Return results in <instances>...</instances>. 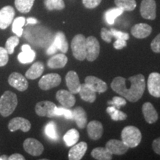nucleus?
<instances>
[{
  "instance_id": "2eb2a0df",
  "label": "nucleus",
  "mask_w": 160,
  "mask_h": 160,
  "mask_svg": "<svg viewBox=\"0 0 160 160\" xmlns=\"http://www.w3.org/2000/svg\"><path fill=\"white\" fill-rule=\"evenodd\" d=\"M56 98L63 107L68 108H72L76 103V99L73 96V93H72L71 91H66V90L58 91L56 94Z\"/></svg>"
},
{
  "instance_id": "39448f33",
  "label": "nucleus",
  "mask_w": 160,
  "mask_h": 160,
  "mask_svg": "<svg viewBox=\"0 0 160 160\" xmlns=\"http://www.w3.org/2000/svg\"><path fill=\"white\" fill-rule=\"evenodd\" d=\"M71 49L73 57L79 61L86 59V38L82 34H77L71 41Z\"/></svg>"
},
{
  "instance_id": "7ed1b4c3",
  "label": "nucleus",
  "mask_w": 160,
  "mask_h": 160,
  "mask_svg": "<svg viewBox=\"0 0 160 160\" xmlns=\"http://www.w3.org/2000/svg\"><path fill=\"white\" fill-rule=\"evenodd\" d=\"M18 105V98L13 92L7 91L0 97V113L4 117L13 113Z\"/></svg>"
},
{
  "instance_id": "a211bd4d",
  "label": "nucleus",
  "mask_w": 160,
  "mask_h": 160,
  "mask_svg": "<svg viewBox=\"0 0 160 160\" xmlns=\"http://www.w3.org/2000/svg\"><path fill=\"white\" fill-rule=\"evenodd\" d=\"M85 83L90 86L95 92L99 93H104L107 91L108 85L103 80L93 76H88L85 78Z\"/></svg>"
},
{
  "instance_id": "f704fd0d",
  "label": "nucleus",
  "mask_w": 160,
  "mask_h": 160,
  "mask_svg": "<svg viewBox=\"0 0 160 160\" xmlns=\"http://www.w3.org/2000/svg\"><path fill=\"white\" fill-rule=\"evenodd\" d=\"M107 112L111 116V119L114 121H123L127 119V114L121 111L119 109L116 108L113 106H110L107 108Z\"/></svg>"
},
{
  "instance_id": "cd10ccee",
  "label": "nucleus",
  "mask_w": 160,
  "mask_h": 160,
  "mask_svg": "<svg viewBox=\"0 0 160 160\" xmlns=\"http://www.w3.org/2000/svg\"><path fill=\"white\" fill-rule=\"evenodd\" d=\"M44 65L42 62H37L26 71L25 77L28 79H36L43 73Z\"/></svg>"
},
{
  "instance_id": "f3484780",
  "label": "nucleus",
  "mask_w": 160,
  "mask_h": 160,
  "mask_svg": "<svg viewBox=\"0 0 160 160\" xmlns=\"http://www.w3.org/2000/svg\"><path fill=\"white\" fill-rule=\"evenodd\" d=\"M88 149V144L85 142H81L75 144L68 152V159L70 160H80L85 156Z\"/></svg>"
},
{
  "instance_id": "4be33fe9",
  "label": "nucleus",
  "mask_w": 160,
  "mask_h": 160,
  "mask_svg": "<svg viewBox=\"0 0 160 160\" xmlns=\"http://www.w3.org/2000/svg\"><path fill=\"white\" fill-rule=\"evenodd\" d=\"M142 113L145 121L149 124H153L158 120L157 111L151 102H145L142 105Z\"/></svg>"
},
{
  "instance_id": "ea45409f",
  "label": "nucleus",
  "mask_w": 160,
  "mask_h": 160,
  "mask_svg": "<svg viewBox=\"0 0 160 160\" xmlns=\"http://www.w3.org/2000/svg\"><path fill=\"white\" fill-rule=\"evenodd\" d=\"M108 105H112L116 108L119 109L122 106L126 105V99L121 97H113L111 101L108 102Z\"/></svg>"
},
{
  "instance_id": "f03ea898",
  "label": "nucleus",
  "mask_w": 160,
  "mask_h": 160,
  "mask_svg": "<svg viewBox=\"0 0 160 160\" xmlns=\"http://www.w3.org/2000/svg\"><path fill=\"white\" fill-rule=\"evenodd\" d=\"M31 33L38 35V37H30L27 39L28 41L33 44L35 46H39V47L45 48L49 46L53 42L52 40V33L48 29L45 28H41L39 26L38 28H27Z\"/></svg>"
},
{
  "instance_id": "f257e3e1",
  "label": "nucleus",
  "mask_w": 160,
  "mask_h": 160,
  "mask_svg": "<svg viewBox=\"0 0 160 160\" xmlns=\"http://www.w3.org/2000/svg\"><path fill=\"white\" fill-rule=\"evenodd\" d=\"M113 91L131 102H136L142 97L145 89V79L141 73L128 79L117 77L111 84Z\"/></svg>"
},
{
  "instance_id": "4468645a",
  "label": "nucleus",
  "mask_w": 160,
  "mask_h": 160,
  "mask_svg": "<svg viewBox=\"0 0 160 160\" xmlns=\"http://www.w3.org/2000/svg\"><path fill=\"white\" fill-rule=\"evenodd\" d=\"M31 128L29 120L23 117H15L12 119L8 123V129L11 132L21 130L23 132H28Z\"/></svg>"
},
{
  "instance_id": "4c0bfd02",
  "label": "nucleus",
  "mask_w": 160,
  "mask_h": 160,
  "mask_svg": "<svg viewBox=\"0 0 160 160\" xmlns=\"http://www.w3.org/2000/svg\"><path fill=\"white\" fill-rule=\"evenodd\" d=\"M19 43V39L17 36L9 37L5 42V49L8 54H13L14 48Z\"/></svg>"
},
{
  "instance_id": "f8f14e48",
  "label": "nucleus",
  "mask_w": 160,
  "mask_h": 160,
  "mask_svg": "<svg viewBox=\"0 0 160 160\" xmlns=\"http://www.w3.org/2000/svg\"><path fill=\"white\" fill-rule=\"evenodd\" d=\"M15 11L11 6H5L0 10V29L5 30L13 22Z\"/></svg>"
},
{
  "instance_id": "aec40b11",
  "label": "nucleus",
  "mask_w": 160,
  "mask_h": 160,
  "mask_svg": "<svg viewBox=\"0 0 160 160\" xmlns=\"http://www.w3.org/2000/svg\"><path fill=\"white\" fill-rule=\"evenodd\" d=\"M87 131L91 139H99L103 133L102 124L96 120L90 122L87 125Z\"/></svg>"
},
{
  "instance_id": "5701e85b",
  "label": "nucleus",
  "mask_w": 160,
  "mask_h": 160,
  "mask_svg": "<svg viewBox=\"0 0 160 160\" xmlns=\"http://www.w3.org/2000/svg\"><path fill=\"white\" fill-rule=\"evenodd\" d=\"M21 53L18 55V60L22 64L31 63L35 59L36 53L33 50L31 49L29 45H23L22 46Z\"/></svg>"
},
{
  "instance_id": "2f4dec72",
  "label": "nucleus",
  "mask_w": 160,
  "mask_h": 160,
  "mask_svg": "<svg viewBox=\"0 0 160 160\" xmlns=\"http://www.w3.org/2000/svg\"><path fill=\"white\" fill-rule=\"evenodd\" d=\"M35 0H15L17 9L22 13H28L31 11Z\"/></svg>"
},
{
  "instance_id": "423d86ee",
  "label": "nucleus",
  "mask_w": 160,
  "mask_h": 160,
  "mask_svg": "<svg viewBox=\"0 0 160 160\" xmlns=\"http://www.w3.org/2000/svg\"><path fill=\"white\" fill-rule=\"evenodd\" d=\"M100 45L97 39L93 36L86 38V59L93 62L99 57Z\"/></svg>"
},
{
  "instance_id": "8fccbe9b",
  "label": "nucleus",
  "mask_w": 160,
  "mask_h": 160,
  "mask_svg": "<svg viewBox=\"0 0 160 160\" xmlns=\"http://www.w3.org/2000/svg\"><path fill=\"white\" fill-rule=\"evenodd\" d=\"M26 22H27V25H35V24L38 23V21L37 19H35V18H32V17H30V18H28L27 19H26Z\"/></svg>"
},
{
  "instance_id": "bb28decb",
  "label": "nucleus",
  "mask_w": 160,
  "mask_h": 160,
  "mask_svg": "<svg viewBox=\"0 0 160 160\" xmlns=\"http://www.w3.org/2000/svg\"><path fill=\"white\" fill-rule=\"evenodd\" d=\"M52 43L56 46L57 50L61 51L63 53H67L68 51V43L66 37L63 32H57L54 36V39H53Z\"/></svg>"
},
{
  "instance_id": "37998d69",
  "label": "nucleus",
  "mask_w": 160,
  "mask_h": 160,
  "mask_svg": "<svg viewBox=\"0 0 160 160\" xmlns=\"http://www.w3.org/2000/svg\"><path fill=\"white\" fill-rule=\"evenodd\" d=\"M101 37L106 42L110 43L113 39V34H112L111 30H108L105 28H102L101 30Z\"/></svg>"
},
{
  "instance_id": "58836bf2",
  "label": "nucleus",
  "mask_w": 160,
  "mask_h": 160,
  "mask_svg": "<svg viewBox=\"0 0 160 160\" xmlns=\"http://www.w3.org/2000/svg\"><path fill=\"white\" fill-rule=\"evenodd\" d=\"M54 117H58V116H63L66 119H73V111L65 107H59L56 108L54 113H53Z\"/></svg>"
},
{
  "instance_id": "a18cd8bd",
  "label": "nucleus",
  "mask_w": 160,
  "mask_h": 160,
  "mask_svg": "<svg viewBox=\"0 0 160 160\" xmlns=\"http://www.w3.org/2000/svg\"><path fill=\"white\" fill-rule=\"evenodd\" d=\"M102 0H82V4L86 8L93 9L99 5Z\"/></svg>"
},
{
  "instance_id": "473e14b6",
  "label": "nucleus",
  "mask_w": 160,
  "mask_h": 160,
  "mask_svg": "<svg viewBox=\"0 0 160 160\" xmlns=\"http://www.w3.org/2000/svg\"><path fill=\"white\" fill-rule=\"evenodd\" d=\"M26 19L23 17H19L13 19L12 22V31L18 37H20L22 36L23 29L22 27L25 25Z\"/></svg>"
},
{
  "instance_id": "7c9ffc66",
  "label": "nucleus",
  "mask_w": 160,
  "mask_h": 160,
  "mask_svg": "<svg viewBox=\"0 0 160 160\" xmlns=\"http://www.w3.org/2000/svg\"><path fill=\"white\" fill-rule=\"evenodd\" d=\"M64 141L66 144V145L71 147V146L74 145L75 144L77 143L79 139V133L77 130L74 128L70 129L67 133H65L63 137Z\"/></svg>"
},
{
  "instance_id": "1a4fd4ad",
  "label": "nucleus",
  "mask_w": 160,
  "mask_h": 160,
  "mask_svg": "<svg viewBox=\"0 0 160 160\" xmlns=\"http://www.w3.org/2000/svg\"><path fill=\"white\" fill-rule=\"evenodd\" d=\"M23 148L25 151L33 157H39L43 153L42 144L33 138H28L24 141Z\"/></svg>"
},
{
  "instance_id": "0eeeda50",
  "label": "nucleus",
  "mask_w": 160,
  "mask_h": 160,
  "mask_svg": "<svg viewBox=\"0 0 160 160\" xmlns=\"http://www.w3.org/2000/svg\"><path fill=\"white\" fill-rule=\"evenodd\" d=\"M140 13L144 19L154 20L157 17V4L155 0H142L140 5Z\"/></svg>"
},
{
  "instance_id": "dca6fc26",
  "label": "nucleus",
  "mask_w": 160,
  "mask_h": 160,
  "mask_svg": "<svg viewBox=\"0 0 160 160\" xmlns=\"http://www.w3.org/2000/svg\"><path fill=\"white\" fill-rule=\"evenodd\" d=\"M105 148L112 154L122 155L128 151L129 148L123 142L122 140L111 139L106 143Z\"/></svg>"
},
{
  "instance_id": "c9c22d12",
  "label": "nucleus",
  "mask_w": 160,
  "mask_h": 160,
  "mask_svg": "<svg viewBox=\"0 0 160 160\" xmlns=\"http://www.w3.org/2000/svg\"><path fill=\"white\" fill-rule=\"evenodd\" d=\"M45 8L48 11L53 10H62L65 8V5L63 0H44Z\"/></svg>"
},
{
  "instance_id": "a19ab883",
  "label": "nucleus",
  "mask_w": 160,
  "mask_h": 160,
  "mask_svg": "<svg viewBox=\"0 0 160 160\" xmlns=\"http://www.w3.org/2000/svg\"><path fill=\"white\" fill-rule=\"evenodd\" d=\"M8 53L5 48L0 47V67H3L8 62Z\"/></svg>"
},
{
  "instance_id": "de8ad7c7",
  "label": "nucleus",
  "mask_w": 160,
  "mask_h": 160,
  "mask_svg": "<svg viewBox=\"0 0 160 160\" xmlns=\"http://www.w3.org/2000/svg\"><path fill=\"white\" fill-rule=\"evenodd\" d=\"M152 148L156 153L160 155V137L153 140L152 143Z\"/></svg>"
},
{
  "instance_id": "9b49d317",
  "label": "nucleus",
  "mask_w": 160,
  "mask_h": 160,
  "mask_svg": "<svg viewBox=\"0 0 160 160\" xmlns=\"http://www.w3.org/2000/svg\"><path fill=\"white\" fill-rule=\"evenodd\" d=\"M57 106L51 101H41L36 105V113L39 117H53Z\"/></svg>"
},
{
  "instance_id": "9d476101",
  "label": "nucleus",
  "mask_w": 160,
  "mask_h": 160,
  "mask_svg": "<svg viewBox=\"0 0 160 160\" xmlns=\"http://www.w3.org/2000/svg\"><path fill=\"white\" fill-rule=\"evenodd\" d=\"M9 85L19 91H25L28 88V82L21 73L17 72L12 73L8 77Z\"/></svg>"
},
{
  "instance_id": "79ce46f5",
  "label": "nucleus",
  "mask_w": 160,
  "mask_h": 160,
  "mask_svg": "<svg viewBox=\"0 0 160 160\" xmlns=\"http://www.w3.org/2000/svg\"><path fill=\"white\" fill-rule=\"evenodd\" d=\"M111 31L113 34V37L116 38V39H125L127 41V40L129 39L130 36L128 33H125V32L120 31H117V30L111 28Z\"/></svg>"
},
{
  "instance_id": "72a5a7b5",
  "label": "nucleus",
  "mask_w": 160,
  "mask_h": 160,
  "mask_svg": "<svg viewBox=\"0 0 160 160\" xmlns=\"http://www.w3.org/2000/svg\"><path fill=\"white\" fill-rule=\"evenodd\" d=\"M117 7L123 9L124 11H132L137 7L136 0H114Z\"/></svg>"
},
{
  "instance_id": "412c9836",
  "label": "nucleus",
  "mask_w": 160,
  "mask_h": 160,
  "mask_svg": "<svg viewBox=\"0 0 160 160\" xmlns=\"http://www.w3.org/2000/svg\"><path fill=\"white\" fill-rule=\"evenodd\" d=\"M152 32V28L146 23H139L133 25L131 29V33L137 39H145Z\"/></svg>"
},
{
  "instance_id": "c85d7f7f",
  "label": "nucleus",
  "mask_w": 160,
  "mask_h": 160,
  "mask_svg": "<svg viewBox=\"0 0 160 160\" xmlns=\"http://www.w3.org/2000/svg\"><path fill=\"white\" fill-rule=\"evenodd\" d=\"M124 10L120 8H113L108 10L105 12V14H104V18H105V20L108 24L113 25L115 22L116 19L122 14Z\"/></svg>"
},
{
  "instance_id": "6e6552de",
  "label": "nucleus",
  "mask_w": 160,
  "mask_h": 160,
  "mask_svg": "<svg viewBox=\"0 0 160 160\" xmlns=\"http://www.w3.org/2000/svg\"><path fill=\"white\" fill-rule=\"evenodd\" d=\"M61 82V77L58 73H48L44 75L40 79L39 81V87L43 91H48L53 88L59 86Z\"/></svg>"
},
{
  "instance_id": "e433bc0d",
  "label": "nucleus",
  "mask_w": 160,
  "mask_h": 160,
  "mask_svg": "<svg viewBox=\"0 0 160 160\" xmlns=\"http://www.w3.org/2000/svg\"><path fill=\"white\" fill-rule=\"evenodd\" d=\"M45 133L48 137L53 140H57L58 138H59L57 125L53 121L50 122L46 125L45 128Z\"/></svg>"
},
{
  "instance_id": "c756f323",
  "label": "nucleus",
  "mask_w": 160,
  "mask_h": 160,
  "mask_svg": "<svg viewBox=\"0 0 160 160\" xmlns=\"http://www.w3.org/2000/svg\"><path fill=\"white\" fill-rule=\"evenodd\" d=\"M91 155L98 160H111L113 154L106 148H96L92 151Z\"/></svg>"
},
{
  "instance_id": "6ab92c4d",
  "label": "nucleus",
  "mask_w": 160,
  "mask_h": 160,
  "mask_svg": "<svg viewBox=\"0 0 160 160\" xmlns=\"http://www.w3.org/2000/svg\"><path fill=\"white\" fill-rule=\"evenodd\" d=\"M65 80L66 84H67V87L68 88L69 91H71L73 94L79 93L81 83H80L78 74L75 71H69L67 73V75H66Z\"/></svg>"
},
{
  "instance_id": "3c124183",
  "label": "nucleus",
  "mask_w": 160,
  "mask_h": 160,
  "mask_svg": "<svg viewBox=\"0 0 160 160\" xmlns=\"http://www.w3.org/2000/svg\"><path fill=\"white\" fill-rule=\"evenodd\" d=\"M8 159V156H6V155H3V156H1V157H0V160H2V159L6 160Z\"/></svg>"
},
{
  "instance_id": "b1692460",
  "label": "nucleus",
  "mask_w": 160,
  "mask_h": 160,
  "mask_svg": "<svg viewBox=\"0 0 160 160\" xmlns=\"http://www.w3.org/2000/svg\"><path fill=\"white\" fill-rule=\"evenodd\" d=\"M73 119L77 123V125L79 128H85L87 125L88 117L87 113L84 108L82 107H77L73 110Z\"/></svg>"
},
{
  "instance_id": "09e8293b",
  "label": "nucleus",
  "mask_w": 160,
  "mask_h": 160,
  "mask_svg": "<svg viewBox=\"0 0 160 160\" xmlns=\"http://www.w3.org/2000/svg\"><path fill=\"white\" fill-rule=\"evenodd\" d=\"M9 160H25V157H23L22 154H19V153H13L8 157Z\"/></svg>"
},
{
  "instance_id": "49530a36",
  "label": "nucleus",
  "mask_w": 160,
  "mask_h": 160,
  "mask_svg": "<svg viewBox=\"0 0 160 160\" xmlns=\"http://www.w3.org/2000/svg\"><path fill=\"white\" fill-rule=\"evenodd\" d=\"M126 45H127V42H126V40L122 39H117L115 41V42L113 43V47H114V48L117 50L122 49L123 48L126 47Z\"/></svg>"
},
{
  "instance_id": "a878e982",
  "label": "nucleus",
  "mask_w": 160,
  "mask_h": 160,
  "mask_svg": "<svg viewBox=\"0 0 160 160\" xmlns=\"http://www.w3.org/2000/svg\"><path fill=\"white\" fill-rule=\"evenodd\" d=\"M68 62V57L64 53H59L51 57L48 60L47 65L50 68H62Z\"/></svg>"
},
{
  "instance_id": "393cba45",
  "label": "nucleus",
  "mask_w": 160,
  "mask_h": 160,
  "mask_svg": "<svg viewBox=\"0 0 160 160\" xmlns=\"http://www.w3.org/2000/svg\"><path fill=\"white\" fill-rule=\"evenodd\" d=\"M79 93L81 99L88 102H93L97 98V92H95L87 84H81Z\"/></svg>"
},
{
  "instance_id": "c03bdc74",
  "label": "nucleus",
  "mask_w": 160,
  "mask_h": 160,
  "mask_svg": "<svg viewBox=\"0 0 160 160\" xmlns=\"http://www.w3.org/2000/svg\"><path fill=\"white\" fill-rule=\"evenodd\" d=\"M151 48L154 53H160V33L151 42Z\"/></svg>"
},
{
  "instance_id": "20e7f679",
  "label": "nucleus",
  "mask_w": 160,
  "mask_h": 160,
  "mask_svg": "<svg viewBox=\"0 0 160 160\" xmlns=\"http://www.w3.org/2000/svg\"><path fill=\"white\" fill-rule=\"evenodd\" d=\"M122 140L128 148H136L142 140V133L135 126H126L122 131Z\"/></svg>"
},
{
  "instance_id": "ddd939ff",
  "label": "nucleus",
  "mask_w": 160,
  "mask_h": 160,
  "mask_svg": "<svg viewBox=\"0 0 160 160\" xmlns=\"http://www.w3.org/2000/svg\"><path fill=\"white\" fill-rule=\"evenodd\" d=\"M148 89L149 93L156 98H160V73L153 72L148 79Z\"/></svg>"
}]
</instances>
